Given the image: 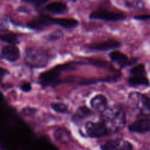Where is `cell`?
<instances>
[{"mask_svg":"<svg viewBox=\"0 0 150 150\" xmlns=\"http://www.w3.org/2000/svg\"><path fill=\"white\" fill-rule=\"evenodd\" d=\"M92 114V111L86 106H81L78 108L76 112L72 117V121L73 122H79L81 120L86 119Z\"/></svg>","mask_w":150,"mask_h":150,"instance_id":"cell-17","label":"cell"},{"mask_svg":"<svg viewBox=\"0 0 150 150\" xmlns=\"http://www.w3.org/2000/svg\"><path fill=\"white\" fill-rule=\"evenodd\" d=\"M21 89L24 92H29L32 90V85L29 82H24L21 86Z\"/></svg>","mask_w":150,"mask_h":150,"instance_id":"cell-27","label":"cell"},{"mask_svg":"<svg viewBox=\"0 0 150 150\" xmlns=\"http://www.w3.org/2000/svg\"><path fill=\"white\" fill-rule=\"evenodd\" d=\"M53 23L64 29H74L79 24V21L73 18H54Z\"/></svg>","mask_w":150,"mask_h":150,"instance_id":"cell-15","label":"cell"},{"mask_svg":"<svg viewBox=\"0 0 150 150\" xmlns=\"http://www.w3.org/2000/svg\"><path fill=\"white\" fill-rule=\"evenodd\" d=\"M86 61L87 62L88 64H90L92 65L96 66L98 67H102V68L106 69V70H111V71H117L116 69L113 67V65H111L110 63L107 62L106 61H103V60L101 59H86Z\"/></svg>","mask_w":150,"mask_h":150,"instance_id":"cell-19","label":"cell"},{"mask_svg":"<svg viewBox=\"0 0 150 150\" xmlns=\"http://www.w3.org/2000/svg\"><path fill=\"white\" fill-rule=\"evenodd\" d=\"M120 77V74L116 75L115 76H111L109 78H105V79H98V80H91L88 81H85L83 83H81V85H87V84H92V83H96L98 82H111V81H116Z\"/></svg>","mask_w":150,"mask_h":150,"instance_id":"cell-23","label":"cell"},{"mask_svg":"<svg viewBox=\"0 0 150 150\" xmlns=\"http://www.w3.org/2000/svg\"><path fill=\"white\" fill-rule=\"evenodd\" d=\"M60 73L61 71L56 67L43 72L39 76L40 83L44 87H56L62 82L60 79Z\"/></svg>","mask_w":150,"mask_h":150,"instance_id":"cell-4","label":"cell"},{"mask_svg":"<svg viewBox=\"0 0 150 150\" xmlns=\"http://www.w3.org/2000/svg\"><path fill=\"white\" fill-rule=\"evenodd\" d=\"M89 18L91 19H94V20L116 22L125 19L126 16L122 13L108 11L106 10H98L92 12L89 16Z\"/></svg>","mask_w":150,"mask_h":150,"instance_id":"cell-6","label":"cell"},{"mask_svg":"<svg viewBox=\"0 0 150 150\" xmlns=\"http://www.w3.org/2000/svg\"><path fill=\"white\" fill-rule=\"evenodd\" d=\"M62 36V32H60V31H56V32H53L51 35H48V36L47 37V38H48L49 40H58L59 39V38H61Z\"/></svg>","mask_w":150,"mask_h":150,"instance_id":"cell-25","label":"cell"},{"mask_svg":"<svg viewBox=\"0 0 150 150\" xmlns=\"http://www.w3.org/2000/svg\"><path fill=\"white\" fill-rule=\"evenodd\" d=\"M127 83L131 87L150 86V82L146 76H130L127 79Z\"/></svg>","mask_w":150,"mask_h":150,"instance_id":"cell-14","label":"cell"},{"mask_svg":"<svg viewBox=\"0 0 150 150\" xmlns=\"http://www.w3.org/2000/svg\"><path fill=\"white\" fill-rule=\"evenodd\" d=\"M51 108L59 114H67L70 113L69 107L62 103H53L51 105Z\"/></svg>","mask_w":150,"mask_h":150,"instance_id":"cell-21","label":"cell"},{"mask_svg":"<svg viewBox=\"0 0 150 150\" xmlns=\"http://www.w3.org/2000/svg\"><path fill=\"white\" fill-rule=\"evenodd\" d=\"M54 137L56 140L61 143H67L70 141V134L65 129L59 128L54 132Z\"/></svg>","mask_w":150,"mask_h":150,"instance_id":"cell-20","label":"cell"},{"mask_svg":"<svg viewBox=\"0 0 150 150\" xmlns=\"http://www.w3.org/2000/svg\"><path fill=\"white\" fill-rule=\"evenodd\" d=\"M90 104L92 109L100 113H102L107 108L108 101L104 95H98L91 100Z\"/></svg>","mask_w":150,"mask_h":150,"instance_id":"cell-13","label":"cell"},{"mask_svg":"<svg viewBox=\"0 0 150 150\" xmlns=\"http://www.w3.org/2000/svg\"><path fill=\"white\" fill-rule=\"evenodd\" d=\"M23 1L27 3H30V4H34L35 6H40L41 4H45V2L48 1V0H23Z\"/></svg>","mask_w":150,"mask_h":150,"instance_id":"cell-26","label":"cell"},{"mask_svg":"<svg viewBox=\"0 0 150 150\" xmlns=\"http://www.w3.org/2000/svg\"><path fill=\"white\" fill-rule=\"evenodd\" d=\"M109 57L111 61L116 63L121 68H124V67L132 65L137 62V59H130L127 55L119 51H112L111 53H110Z\"/></svg>","mask_w":150,"mask_h":150,"instance_id":"cell-11","label":"cell"},{"mask_svg":"<svg viewBox=\"0 0 150 150\" xmlns=\"http://www.w3.org/2000/svg\"><path fill=\"white\" fill-rule=\"evenodd\" d=\"M5 26H6V22L4 21V20L0 18V29H4Z\"/></svg>","mask_w":150,"mask_h":150,"instance_id":"cell-30","label":"cell"},{"mask_svg":"<svg viewBox=\"0 0 150 150\" xmlns=\"http://www.w3.org/2000/svg\"><path fill=\"white\" fill-rule=\"evenodd\" d=\"M128 130L132 133H149L150 132V119L143 118L134 122L128 126Z\"/></svg>","mask_w":150,"mask_h":150,"instance_id":"cell-12","label":"cell"},{"mask_svg":"<svg viewBox=\"0 0 150 150\" xmlns=\"http://www.w3.org/2000/svg\"><path fill=\"white\" fill-rule=\"evenodd\" d=\"M53 18L45 15H40L35 18L31 20L27 23V26L29 29L35 30H42L48 26L53 25Z\"/></svg>","mask_w":150,"mask_h":150,"instance_id":"cell-8","label":"cell"},{"mask_svg":"<svg viewBox=\"0 0 150 150\" xmlns=\"http://www.w3.org/2000/svg\"><path fill=\"white\" fill-rule=\"evenodd\" d=\"M101 122L105 125L110 135L117 133L125 126L126 113L120 105L106 108L101 113Z\"/></svg>","mask_w":150,"mask_h":150,"instance_id":"cell-1","label":"cell"},{"mask_svg":"<svg viewBox=\"0 0 150 150\" xmlns=\"http://www.w3.org/2000/svg\"><path fill=\"white\" fill-rule=\"evenodd\" d=\"M131 76H146V69L144 64H139L130 70Z\"/></svg>","mask_w":150,"mask_h":150,"instance_id":"cell-22","label":"cell"},{"mask_svg":"<svg viewBox=\"0 0 150 150\" xmlns=\"http://www.w3.org/2000/svg\"><path fill=\"white\" fill-rule=\"evenodd\" d=\"M38 111V110L36 108H30V107H26V108H24L23 110H22V113H23V115L25 116H33L36 114V112Z\"/></svg>","mask_w":150,"mask_h":150,"instance_id":"cell-24","label":"cell"},{"mask_svg":"<svg viewBox=\"0 0 150 150\" xmlns=\"http://www.w3.org/2000/svg\"><path fill=\"white\" fill-rule=\"evenodd\" d=\"M51 58L49 52L42 47H29L25 51V62L28 66L34 68L45 67Z\"/></svg>","mask_w":150,"mask_h":150,"instance_id":"cell-2","label":"cell"},{"mask_svg":"<svg viewBox=\"0 0 150 150\" xmlns=\"http://www.w3.org/2000/svg\"><path fill=\"white\" fill-rule=\"evenodd\" d=\"M121 45L122 44L120 41L114 40H108L104 41V42L89 44V45H86V47L88 50H90V51H105L116 49L117 48H120Z\"/></svg>","mask_w":150,"mask_h":150,"instance_id":"cell-10","label":"cell"},{"mask_svg":"<svg viewBox=\"0 0 150 150\" xmlns=\"http://www.w3.org/2000/svg\"><path fill=\"white\" fill-rule=\"evenodd\" d=\"M0 57L9 62H14L20 57V51L16 44H9L1 49Z\"/></svg>","mask_w":150,"mask_h":150,"instance_id":"cell-9","label":"cell"},{"mask_svg":"<svg viewBox=\"0 0 150 150\" xmlns=\"http://www.w3.org/2000/svg\"><path fill=\"white\" fill-rule=\"evenodd\" d=\"M86 136L91 139H100L110 135L108 129L102 122H88L85 125Z\"/></svg>","mask_w":150,"mask_h":150,"instance_id":"cell-5","label":"cell"},{"mask_svg":"<svg viewBox=\"0 0 150 150\" xmlns=\"http://www.w3.org/2000/svg\"><path fill=\"white\" fill-rule=\"evenodd\" d=\"M101 150H133V146L130 142L122 139L108 141L100 146Z\"/></svg>","mask_w":150,"mask_h":150,"instance_id":"cell-7","label":"cell"},{"mask_svg":"<svg viewBox=\"0 0 150 150\" xmlns=\"http://www.w3.org/2000/svg\"><path fill=\"white\" fill-rule=\"evenodd\" d=\"M0 40L4 41L10 44H16L18 42L17 35L4 29L0 30Z\"/></svg>","mask_w":150,"mask_h":150,"instance_id":"cell-18","label":"cell"},{"mask_svg":"<svg viewBox=\"0 0 150 150\" xmlns=\"http://www.w3.org/2000/svg\"><path fill=\"white\" fill-rule=\"evenodd\" d=\"M7 73H8V71H7V70L0 67V79H1V78L4 77V76H6Z\"/></svg>","mask_w":150,"mask_h":150,"instance_id":"cell-29","label":"cell"},{"mask_svg":"<svg viewBox=\"0 0 150 150\" xmlns=\"http://www.w3.org/2000/svg\"><path fill=\"white\" fill-rule=\"evenodd\" d=\"M45 10L54 14H62L67 11V7L64 3L59 1H54L45 5Z\"/></svg>","mask_w":150,"mask_h":150,"instance_id":"cell-16","label":"cell"},{"mask_svg":"<svg viewBox=\"0 0 150 150\" xmlns=\"http://www.w3.org/2000/svg\"><path fill=\"white\" fill-rule=\"evenodd\" d=\"M127 104L141 117L150 116V98L146 95L137 92H131L128 95Z\"/></svg>","mask_w":150,"mask_h":150,"instance_id":"cell-3","label":"cell"},{"mask_svg":"<svg viewBox=\"0 0 150 150\" xmlns=\"http://www.w3.org/2000/svg\"><path fill=\"white\" fill-rule=\"evenodd\" d=\"M134 18L139 21H147L150 20V15H142V16H135Z\"/></svg>","mask_w":150,"mask_h":150,"instance_id":"cell-28","label":"cell"}]
</instances>
